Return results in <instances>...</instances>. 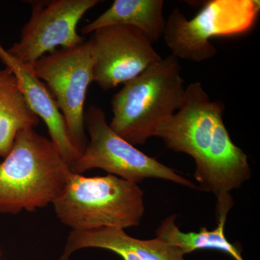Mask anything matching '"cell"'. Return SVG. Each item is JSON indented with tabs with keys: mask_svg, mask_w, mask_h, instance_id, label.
I'll use <instances>...</instances> for the list:
<instances>
[{
	"mask_svg": "<svg viewBox=\"0 0 260 260\" xmlns=\"http://www.w3.org/2000/svg\"><path fill=\"white\" fill-rule=\"evenodd\" d=\"M224 104L210 100L200 82L185 89L177 112L160 124L155 137L168 148L190 155L200 189L216 198V219L227 218L234 205L231 192L251 178L247 155L234 144L224 124Z\"/></svg>",
	"mask_w": 260,
	"mask_h": 260,
	"instance_id": "6da1fadb",
	"label": "cell"
},
{
	"mask_svg": "<svg viewBox=\"0 0 260 260\" xmlns=\"http://www.w3.org/2000/svg\"><path fill=\"white\" fill-rule=\"evenodd\" d=\"M71 173L51 140L34 128L21 130L0 162V213L34 212L53 204Z\"/></svg>",
	"mask_w": 260,
	"mask_h": 260,
	"instance_id": "7a4b0ae2",
	"label": "cell"
},
{
	"mask_svg": "<svg viewBox=\"0 0 260 260\" xmlns=\"http://www.w3.org/2000/svg\"><path fill=\"white\" fill-rule=\"evenodd\" d=\"M180 72L171 54L124 83L111 102L110 127L130 144H145L180 107L186 89Z\"/></svg>",
	"mask_w": 260,
	"mask_h": 260,
	"instance_id": "3957f363",
	"label": "cell"
},
{
	"mask_svg": "<svg viewBox=\"0 0 260 260\" xmlns=\"http://www.w3.org/2000/svg\"><path fill=\"white\" fill-rule=\"evenodd\" d=\"M144 192L136 183L108 174L71 173L53 203L56 216L72 231L138 226L145 213Z\"/></svg>",
	"mask_w": 260,
	"mask_h": 260,
	"instance_id": "277c9868",
	"label": "cell"
},
{
	"mask_svg": "<svg viewBox=\"0 0 260 260\" xmlns=\"http://www.w3.org/2000/svg\"><path fill=\"white\" fill-rule=\"evenodd\" d=\"M260 10L256 0H210L188 20L179 8L166 20L164 38L173 56L193 62L211 59L218 52L212 38L234 37L249 31Z\"/></svg>",
	"mask_w": 260,
	"mask_h": 260,
	"instance_id": "5b68a950",
	"label": "cell"
},
{
	"mask_svg": "<svg viewBox=\"0 0 260 260\" xmlns=\"http://www.w3.org/2000/svg\"><path fill=\"white\" fill-rule=\"evenodd\" d=\"M85 125L90 142L85 151L71 166L74 174H82L93 169H101L138 184L145 179H161L193 189H200L192 181L178 174L155 158L140 151L110 127L105 113L92 105L85 113Z\"/></svg>",
	"mask_w": 260,
	"mask_h": 260,
	"instance_id": "8992f818",
	"label": "cell"
},
{
	"mask_svg": "<svg viewBox=\"0 0 260 260\" xmlns=\"http://www.w3.org/2000/svg\"><path fill=\"white\" fill-rule=\"evenodd\" d=\"M32 70L39 79L47 84L64 117L70 139L81 155L88 143L84 106L87 90L93 82L90 40L43 56Z\"/></svg>",
	"mask_w": 260,
	"mask_h": 260,
	"instance_id": "52a82bcc",
	"label": "cell"
},
{
	"mask_svg": "<svg viewBox=\"0 0 260 260\" xmlns=\"http://www.w3.org/2000/svg\"><path fill=\"white\" fill-rule=\"evenodd\" d=\"M101 3L99 0H54L32 3L30 20L24 25L21 37L8 52L32 68L38 59L56 48L74 47L85 42L77 32L84 15Z\"/></svg>",
	"mask_w": 260,
	"mask_h": 260,
	"instance_id": "ba28073f",
	"label": "cell"
},
{
	"mask_svg": "<svg viewBox=\"0 0 260 260\" xmlns=\"http://www.w3.org/2000/svg\"><path fill=\"white\" fill-rule=\"evenodd\" d=\"M93 82L109 90L125 83L161 60L153 42L135 27L113 25L93 32L90 40Z\"/></svg>",
	"mask_w": 260,
	"mask_h": 260,
	"instance_id": "9c48e42d",
	"label": "cell"
},
{
	"mask_svg": "<svg viewBox=\"0 0 260 260\" xmlns=\"http://www.w3.org/2000/svg\"><path fill=\"white\" fill-rule=\"evenodd\" d=\"M86 248L112 251L123 260H186L178 248L160 238L136 239L116 228L71 231L59 260H69L75 251Z\"/></svg>",
	"mask_w": 260,
	"mask_h": 260,
	"instance_id": "30bf717a",
	"label": "cell"
},
{
	"mask_svg": "<svg viewBox=\"0 0 260 260\" xmlns=\"http://www.w3.org/2000/svg\"><path fill=\"white\" fill-rule=\"evenodd\" d=\"M0 61L16 77L29 108L44 121L51 141L70 167L79 158L80 153L70 139L64 117L47 87L34 75L32 68L12 56L1 44Z\"/></svg>",
	"mask_w": 260,
	"mask_h": 260,
	"instance_id": "8fae6325",
	"label": "cell"
},
{
	"mask_svg": "<svg viewBox=\"0 0 260 260\" xmlns=\"http://www.w3.org/2000/svg\"><path fill=\"white\" fill-rule=\"evenodd\" d=\"M162 0H115L93 21L84 25L83 35L113 25H128L142 30L152 42L164 36L166 27Z\"/></svg>",
	"mask_w": 260,
	"mask_h": 260,
	"instance_id": "7c38bea8",
	"label": "cell"
},
{
	"mask_svg": "<svg viewBox=\"0 0 260 260\" xmlns=\"http://www.w3.org/2000/svg\"><path fill=\"white\" fill-rule=\"evenodd\" d=\"M39 123L13 72L8 68L0 70V157L5 158L10 153L19 132Z\"/></svg>",
	"mask_w": 260,
	"mask_h": 260,
	"instance_id": "4fadbf2b",
	"label": "cell"
},
{
	"mask_svg": "<svg viewBox=\"0 0 260 260\" xmlns=\"http://www.w3.org/2000/svg\"><path fill=\"white\" fill-rule=\"evenodd\" d=\"M177 215H172L164 219L155 231L156 237L176 246L185 255L201 249H212L225 253L235 260H244L240 246L228 240L225 234L226 218H221L218 225L210 231L202 228L198 232H181L176 224Z\"/></svg>",
	"mask_w": 260,
	"mask_h": 260,
	"instance_id": "5bb4252c",
	"label": "cell"
}]
</instances>
